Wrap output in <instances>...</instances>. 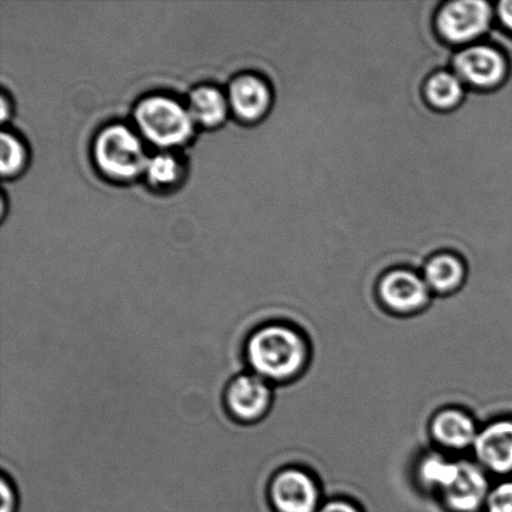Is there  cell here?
Wrapping results in <instances>:
<instances>
[{
    "label": "cell",
    "instance_id": "19",
    "mask_svg": "<svg viewBox=\"0 0 512 512\" xmlns=\"http://www.w3.org/2000/svg\"><path fill=\"white\" fill-rule=\"evenodd\" d=\"M486 512H512V481H504L490 491Z\"/></svg>",
    "mask_w": 512,
    "mask_h": 512
},
{
    "label": "cell",
    "instance_id": "17",
    "mask_svg": "<svg viewBox=\"0 0 512 512\" xmlns=\"http://www.w3.org/2000/svg\"><path fill=\"white\" fill-rule=\"evenodd\" d=\"M144 173L154 187L165 188L179 182L182 168L174 155L160 153L149 158Z\"/></svg>",
    "mask_w": 512,
    "mask_h": 512
},
{
    "label": "cell",
    "instance_id": "22",
    "mask_svg": "<svg viewBox=\"0 0 512 512\" xmlns=\"http://www.w3.org/2000/svg\"><path fill=\"white\" fill-rule=\"evenodd\" d=\"M318 512H361L358 506L348 500H331L320 506Z\"/></svg>",
    "mask_w": 512,
    "mask_h": 512
},
{
    "label": "cell",
    "instance_id": "9",
    "mask_svg": "<svg viewBox=\"0 0 512 512\" xmlns=\"http://www.w3.org/2000/svg\"><path fill=\"white\" fill-rule=\"evenodd\" d=\"M488 478L480 466L460 461L458 474L441 491V499L450 512H478L490 494Z\"/></svg>",
    "mask_w": 512,
    "mask_h": 512
},
{
    "label": "cell",
    "instance_id": "12",
    "mask_svg": "<svg viewBox=\"0 0 512 512\" xmlns=\"http://www.w3.org/2000/svg\"><path fill=\"white\" fill-rule=\"evenodd\" d=\"M431 435L444 448L465 450L473 448L479 431L473 418L459 409H444L431 420Z\"/></svg>",
    "mask_w": 512,
    "mask_h": 512
},
{
    "label": "cell",
    "instance_id": "3",
    "mask_svg": "<svg viewBox=\"0 0 512 512\" xmlns=\"http://www.w3.org/2000/svg\"><path fill=\"white\" fill-rule=\"evenodd\" d=\"M93 157L100 172L119 182H128L144 173L149 160L142 140L122 124L109 125L97 135Z\"/></svg>",
    "mask_w": 512,
    "mask_h": 512
},
{
    "label": "cell",
    "instance_id": "2",
    "mask_svg": "<svg viewBox=\"0 0 512 512\" xmlns=\"http://www.w3.org/2000/svg\"><path fill=\"white\" fill-rule=\"evenodd\" d=\"M134 119L145 138L158 147L172 148L187 143L194 132V120L189 109L164 95L140 100Z\"/></svg>",
    "mask_w": 512,
    "mask_h": 512
},
{
    "label": "cell",
    "instance_id": "4",
    "mask_svg": "<svg viewBox=\"0 0 512 512\" xmlns=\"http://www.w3.org/2000/svg\"><path fill=\"white\" fill-rule=\"evenodd\" d=\"M495 10L485 0H445L435 18L436 32L458 48L485 38L493 29Z\"/></svg>",
    "mask_w": 512,
    "mask_h": 512
},
{
    "label": "cell",
    "instance_id": "13",
    "mask_svg": "<svg viewBox=\"0 0 512 512\" xmlns=\"http://www.w3.org/2000/svg\"><path fill=\"white\" fill-rule=\"evenodd\" d=\"M421 275L431 293L450 294L465 283L468 266L458 254L443 252L426 261Z\"/></svg>",
    "mask_w": 512,
    "mask_h": 512
},
{
    "label": "cell",
    "instance_id": "15",
    "mask_svg": "<svg viewBox=\"0 0 512 512\" xmlns=\"http://www.w3.org/2000/svg\"><path fill=\"white\" fill-rule=\"evenodd\" d=\"M229 100L219 89L203 85L194 89L189 97V112L194 122L204 127H217L227 118Z\"/></svg>",
    "mask_w": 512,
    "mask_h": 512
},
{
    "label": "cell",
    "instance_id": "11",
    "mask_svg": "<svg viewBox=\"0 0 512 512\" xmlns=\"http://www.w3.org/2000/svg\"><path fill=\"white\" fill-rule=\"evenodd\" d=\"M229 107L239 119L253 123L264 118L273 104V93L266 80L258 75L244 74L229 87Z\"/></svg>",
    "mask_w": 512,
    "mask_h": 512
},
{
    "label": "cell",
    "instance_id": "21",
    "mask_svg": "<svg viewBox=\"0 0 512 512\" xmlns=\"http://www.w3.org/2000/svg\"><path fill=\"white\" fill-rule=\"evenodd\" d=\"M499 27L512 37V0H501L495 4Z\"/></svg>",
    "mask_w": 512,
    "mask_h": 512
},
{
    "label": "cell",
    "instance_id": "18",
    "mask_svg": "<svg viewBox=\"0 0 512 512\" xmlns=\"http://www.w3.org/2000/svg\"><path fill=\"white\" fill-rule=\"evenodd\" d=\"M0 170L4 178L19 174L27 163V149L17 135L3 132L0 137Z\"/></svg>",
    "mask_w": 512,
    "mask_h": 512
},
{
    "label": "cell",
    "instance_id": "14",
    "mask_svg": "<svg viewBox=\"0 0 512 512\" xmlns=\"http://www.w3.org/2000/svg\"><path fill=\"white\" fill-rule=\"evenodd\" d=\"M465 83L451 70H440L426 80L424 94L431 108L450 112L458 108L465 98Z\"/></svg>",
    "mask_w": 512,
    "mask_h": 512
},
{
    "label": "cell",
    "instance_id": "20",
    "mask_svg": "<svg viewBox=\"0 0 512 512\" xmlns=\"http://www.w3.org/2000/svg\"><path fill=\"white\" fill-rule=\"evenodd\" d=\"M0 495H2L0 512H18V491L13 480L5 473L2 474V479H0Z\"/></svg>",
    "mask_w": 512,
    "mask_h": 512
},
{
    "label": "cell",
    "instance_id": "1",
    "mask_svg": "<svg viewBox=\"0 0 512 512\" xmlns=\"http://www.w3.org/2000/svg\"><path fill=\"white\" fill-rule=\"evenodd\" d=\"M308 345L303 335L291 326L269 323L249 334L244 345L245 361L252 373L268 383L294 379L308 361Z\"/></svg>",
    "mask_w": 512,
    "mask_h": 512
},
{
    "label": "cell",
    "instance_id": "8",
    "mask_svg": "<svg viewBox=\"0 0 512 512\" xmlns=\"http://www.w3.org/2000/svg\"><path fill=\"white\" fill-rule=\"evenodd\" d=\"M430 294L431 290L423 275L408 268L385 271L378 283L381 303L395 313L409 314L425 308Z\"/></svg>",
    "mask_w": 512,
    "mask_h": 512
},
{
    "label": "cell",
    "instance_id": "6",
    "mask_svg": "<svg viewBox=\"0 0 512 512\" xmlns=\"http://www.w3.org/2000/svg\"><path fill=\"white\" fill-rule=\"evenodd\" d=\"M273 404L270 383L259 375L243 373L230 379L224 390V406L228 415L239 424L258 423Z\"/></svg>",
    "mask_w": 512,
    "mask_h": 512
},
{
    "label": "cell",
    "instance_id": "7",
    "mask_svg": "<svg viewBox=\"0 0 512 512\" xmlns=\"http://www.w3.org/2000/svg\"><path fill=\"white\" fill-rule=\"evenodd\" d=\"M268 495L275 512H318L321 506L315 480L298 468L278 471L270 480Z\"/></svg>",
    "mask_w": 512,
    "mask_h": 512
},
{
    "label": "cell",
    "instance_id": "10",
    "mask_svg": "<svg viewBox=\"0 0 512 512\" xmlns=\"http://www.w3.org/2000/svg\"><path fill=\"white\" fill-rule=\"evenodd\" d=\"M476 458L495 474L512 471V420L501 419L479 431L473 446Z\"/></svg>",
    "mask_w": 512,
    "mask_h": 512
},
{
    "label": "cell",
    "instance_id": "5",
    "mask_svg": "<svg viewBox=\"0 0 512 512\" xmlns=\"http://www.w3.org/2000/svg\"><path fill=\"white\" fill-rule=\"evenodd\" d=\"M451 69L469 88L489 92L509 78L510 62L504 50L483 42L459 49Z\"/></svg>",
    "mask_w": 512,
    "mask_h": 512
},
{
    "label": "cell",
    "instance_id": "16",
    "mask_svg": "<svg viewBox=\"0 0 512 512\" xmlns=\"http://www.w3.org/2000/svg\"><path fill=\"white\" fill-rule=\"evenodd\" d=\"M459 463L444 458L438 454H431L420 461V483L430 490L441 493L458 474Z\"/></svg>",
    "mask_w": 512,
    "mask_h": 512
}]
</instances>
